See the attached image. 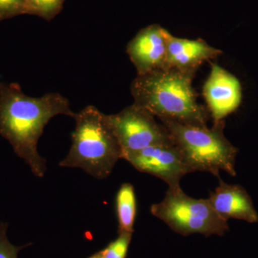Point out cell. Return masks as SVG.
<instances>
[{"label": "cell", "instance_id": "7c38bea8", "mask_svg": "<svg viewBox=\"0 0 258 258\" xmlns=\"http://www.w3.org/2000/svg\"><path fill=\"white\" fill-rule=\"evenodd\" d=\"M116 212L119 232L133 233L137 215V198L133 185L124 183L116 195Z\"/></svg>", "mask_w": 258, "mask_h": 258}, {"label": "cell", "instance_id": "9a60e30c", "mask_svg": "<svg viewBox=\"0 0 258 258\" xmlns=\"http://www.w3.org/2000/svg\"><path fill=\"white\" fill-rule=\"evenodd\" d=\"M22 15H28L25 0H0V22Z\"/></svg>", "mask_w": 258, "mask_h": 258}, {"label": "cell", "instance_id": "5bb4252c", "mask_svg": "<svg viewBox=\"0 0 258 258\" xmlns=\"http://www.w3.org/2000/svg\"><path fill=\"white\" fill-rule=\"evenodd\" d=\"M132 238L130 232H119V235L101 251L102 258H125Z\"/></svg>", "mask_w": 258, "mask_h": 258}, {"label": "cell", "instance_id": "8992f818", "mask_svg": "<svg viewBox=\"0 0 258 258\" xmlns=\"http://www.w3.org/2000/svg\"><path fill=\"white\" fill-rule=\"evenodd\" d=\"M107 123L121 149L127 152L142 150L157 144L173 143L164 125L155 116L133 103L115 114L106 115Z\"/></svg>", "mask_w": 258, "mask_h": 258}, {"label": "cell", "instance_id": "4fadbf2b", "mask_svg": "<svg viewBox=\"0 0 258 258\" xmlns=\"http://www.w3.org/2000/svg\"><path fill=\"white\" fill-rule=\"evenodd\" d=\"M66 0H25L28 15L50 21L60 14Z\"/></svg>", "mask_w": 258, "mask_h": 258}, {"label": "cell", "instance_id": "30bf717a", "mask_svg": "<svg viewBox=\"0 0 258 258\" xmlns=\"http://www.w3.org/2000/svg\"><path fill=\"white\" fill-rule=\"evenodd\" d=\"M219 185L208 199L213 210L223 220L237 219L254 223L258 222V214L252 199L238 184H228L220 177Z\"/></svg>", "mask_w": 258, "mask_h": 258}, {"label": "cell", "instance_id": "9c48e42d", "mask_svg": "<svg viewBox=\"0 0 258 258\" xmlns=\"http://www.w3.org/2000/svg\"><path fill=\"white\" fill-rule=\"evenodd\" d=\"M168 33L166 29L154 24L142 29L128 42L126 52L137 75L165 69Z\"/></svg>", "mask_w": 258, "mask_h": 258}, {"label": "cell", "instance_id": "ba28073f", "mask_svg": "<svg viewBox=\"0 0 258 258\" xmlns=\"http://www.w3.org/2000/svg\"><path fill=\"white\" fill-rule=\"evenodd\" d=\"M203 96L214 122L223 120L235 112L242 100V85L233 74L211 63L210 76L203 86Z\"/></svg>", "mask_w": 258, "mask_h": 258}, {"label": "cell", "instance_id": "277c9868", "mask_svg": "<svg viewBox=\"0 0 258 258\" xmlns=\"http://www.w3.org/2000/svg\"><path fill=\"white\" fill-rule=\"evenodd\" d=\"M185 164L195 171L209 172L217 178L220 171L236 176L235 159L238 149L226 139L225 121L214 122L213 126L181 124L161 119Z\"/></svg>", "mask_w": 258, "mask_h": 258}, {"label": "cell", "instance_id": "e0dca14e", "mask_svg": "<svg viewBox=\"0 0 258 258\" xmlns=\"http://www.w3.org/2000/svg\"><path fill=\"white\" fill-rule=\"evenodd\" d=\"M88 258H102L101 251H100V252H96V253L93 254L92 256H91V257H88Z\"/></svg>", "mask_w": 258, "mask_h": 258}, {"label": "cell", "instance_id": "52a82bcc", "mask_svg": "<svg viewBox=\"0 0 258 258\" xmlns=\"http://www.w3.org/2000/svg\"><path fill=\"white\" fill-rule=\"evenodd\" d=\"M121 159L141 172L162 179L169 187L180 186L181 178L192 173L173 143L157 144L142 150L125 153Z\"/></svg>", "mask_w": 258, "mask_h": 258}, {"label": "cell", "instance_id": "5b68a950", "mask_svg": "<svg viewBox=\"0 0 258 258\" xmlns=\"http://www.w3.org/2000/svg\"><path fill=\"white\" fill-rule=\"evenodd\" d=\"M150 211L171 230L184 236H222L229 230L227 221L213 210L208 199L191 198L180 186L169 187L164 200L152 205Z\"/></svg>", "mask_w": 258, "mask_h": 258}, {"label": "cell", "instance_id": "8fae6325", "mask_svg": "<svg viewBox=\"0 0 258 258\" xmlns=\"http://www.w3.org/2000/svg\"><path fill=\"white\" fill-rule=\"evenodd\" d=\"M222 50L212 47L203 39L189 40L167 35V55L165 69L196 72L205 61L221 55Z\"/></svg>", "mask_w": 258, "mask_h": 258}, {"label": "cell", "instance_id": "2e32d148", "mask_svg": "<svg viewBox=\"0 0 258 258\" xmlns=\"http://www.w3.org/2000/svg\"><path fill=\"white\" fill-rule=\"evenodd\" d=\"M8 224L0 222V258H18L20 251L28 246H15L8 240L7 236Z\"/></svg>", "mask_w": 258, "mask_h": 258}, {"label": "cell", "instance_id": "6da1fadb", "mask_svg": "<svg viewBox=\"0 0 258 258\" xmlns=\"http://www.w3.org/2000/svg\"><path fill=\"white\" fill-rule=\"evenodd\" d=\"M74 113L69 99L60 93L32 97L18 83L0 82V135L37 177H43L47 170L46 160L37 151L44 128L56 115L73 118Z\"/></svg>", "mask_w": 258, "mask_h": 258}, {"label": "cell", "instance_id": "7a4b0ae2", "mask_svg": "<svg viewBox=\"0 0 258 258\" xmlns=\"http://www.w3.org/2000/svg\"><path fill=\"white\" fill-rule=\"evenodd\" d=\"M195 74L162 69L137 75L131 86L134 103L160 120L207 126L208 112L198 103L192 86Z\"/></svg>", "mask_w": 258, "mask_h": 258}, {"label": "cell", "instance_id": "3957f363", "mask_svg": "<svg viewBox=\"0 0 258 258\" xmlns=\"http://www.w3.org/2000/svg\"><path fill=\"white\" fill-rule=\"evenodd\" d=\"M105 115L92 105L74 113L72 146L59 166L79 168L98 179L110 176L121 159V149Z\"/></svg>", "mask_w": 258, "mask_h": 258}]
</instances>
